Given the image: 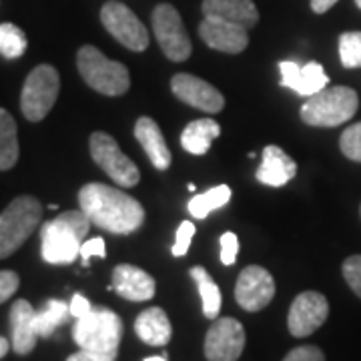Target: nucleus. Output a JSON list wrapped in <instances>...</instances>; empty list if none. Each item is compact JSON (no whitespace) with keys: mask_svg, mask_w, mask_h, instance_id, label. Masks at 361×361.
Segmentation results:
<instances>
[{"mask_svg":"<svg viewBox=\"0 0 361 361\" xmlns=\"http://www.w3.org/2000/svg\"><path fill=\"white\" fill-rule=\"evenodd\" d=\"M78 205L92 225L115 235L137 231L145 221V209L130 195L103 183H89L78 191Z\"/></svg>","mask_w":361,"mask_h":361,"instance_id":"obj_1","label":"nucleus"},{"mask_svg":"<svg viewBox=\"0 0 361 361\" xmlns=\"http://www.w3.org/2000/svg\"><path fill=\"white\" fill-rule=\"evenodd\" d=\"M87 213L66 211L54 217L40 229V253L51 265H68L80 255V247L85 243L90 229Z\"/></svg>","mask_w":361,"mask_h":361,"instance_id":"obj_2","label":"nucleus"},{"mask_svg":"<svg viewBox=\"0 0 361 361\" xmlns=\"http://www.w3.org/2000/svg\"><path fill=\"white\" fill-rule=\"evenodd\" d=\"M73 339L85 351L115 360L123 339V322L115 311L92 307L87 315L77 319L73 327Z\"/></svg>","mask_w":361,"mask_h":361,"instance_id":"obj_3","label":"nucleus"},{"mask_svg":"<svg viewBox=\"0 0 361 361\" xmlns=\"http://www.w3.org/2000/svg\"><path fill=\"white\" fill-rule=\"evenodd\" d=\"M360 97L349 87H331L307 97L301 106V118L311 127H339L357 113Z\"/></svg>","mask_w":361,"mask_h":361,"instance_id":"obj_4","label":"nucleus"},{"mask_svg":"<svg viewBox=\"0 0 361 361\" xmlns=\"http://www.w3.org/2000/svg\"><path fill=\"white\" fill-rule=\"evenodd\" d=\"M77 66L85 82L101 94L121 97L129 90L130 78L127 66L109 61L97 47H80L77 52Z\"/></svg>","mask_w":361,"mask_h":361,"instance_id":"obj_5","label":"nucleus"},{"mask_svg":"<svg viewBox=\"0 0 361 361\" xmlns=\"http://www.w3.org/2000/svg\"><path fill=\"white\" fill-rule=\"evenodd\" d=\"M42 205L35 197H16L11 205L0 213V259L11 257L16 249L39 227Z\"/></svg>","mask_w":361,"mask_h":361,"instance_id":"obj_6","label":"nucleus"},{"mask_svg":"<svg viewBox=\"0 0 361 361\" xmlns=\"http://www.w3.org/2000/svg\"><path fill=\"white\" fill-rule=\"evenodd\" d=\"M59 90H61V77L54 66L39 65L37 68H32L20 92L23 115L32 123L42 121L56 103Z\"/></svg>","mask_w":361,"mask_h":361,"instance_id":"obj_7","label":"nucleus"},{"mask_svg":"<svg viewBox=\"0 0 361 361\" xmlns=\"http://www.w3.org/2000/svg\"><path fill=\"white\" fill-rule=\"evenodd\" d=\"M89 149L92 161L121 187H135L141 180V173L137 165L118 149V142L109 133L103 130L92 133Z\"/></svg>","mask_w":361,"mask_h":361,"instance_id":"obj_8","label":"nucleus"},{"mask_svg":"<svg viewBox=\"0 0 361 361\" xmlns=\"http://www.w3.org/2000/svg\"><path fill=\"white\" fill-rule=\"evenodd\" d=\"M153 32L169 61L183 63L191 56V39L185 30L179 11L171 4H159L153 11Z\"/></svg>","mask_w":361,"mask_h":361,"instance_id":"obj_9","label":"nucleus"},{"mask_svg":"<svg viewBox=\"0 0 361 361\" xmlns=\"http://www.w3.org/2000/svg\"><path fill=\"white\" fill-rule=\"evenodd\" d=\"M101 23L111 37H115V40L130 51L142 52L149 47L147 28L127 4L109 0L101 11Z\"/></svg>","mask_w":361,"mask_h":361,"instance_id":"obj_10","label":"nucleus"},{"mask_svg":"<svg viewBox=\"0 0 361 361\" xmlns=\"http://www.w3.org/2000/svg\"><path fill=\"white\" fill-rule=\"evenodd\" d=\"M245 349V329L233 317H217L205 336L207 361H237Z\"/></svg>","mask_w":361,"mask_h":361,"instance_id":"obj_11","label":"nucleus"},{"mask_svg":"<svg viewBox=\"0 0 361 361\" xmlns=\"http://www.w3.org/2000/svg\"><path fill=\"white\" fill-rule=\"evenodd\" d=\"M329 315L327 299L317 291H305L295 297L289 307L287 327L293 337H307L315 334Z\"/></svg>","mask_w":361,"mask_h":361,"instance_id":"obj_12","label":"nucleus"},{"mask_svg":"<svg viewBox=\"0 0 361 361\" xmlns=\"http://www.w3.org/2000/svg\"><path fill=\"white\" fill-rule=\"evenodd\" d=\"M275 297V279L259 265H249L241 271L235 285V299L245 311L265 310Z\"/></svg>","mask_w":361,"mask_h":361,"instance_id":"obj_13","label":"nucleus"},{"mask_svg":"<svg viewBox=\"0 0 361 361\" xmlns=\"http://www.w3.org/2000/svg\"><path fill=\"white\" fill-rule=\"evenodd\" d=\"M171 89L179 101L191 104V106L203 111V113H209V115L219 113L225 106V99L219 90L203 78L187 75V73L175 75L171 80Z\"/></svg>","mask_w":361,"mask_h":361,"instance_id":"obj_14","label":"nucleus"},{"mask_svg":"<svg viewBox=\"0 0 361 361\" xmlns=\"http://www.w3.org/2000/svg\"><path fill=\"white\" fill-rule=\"evenodd\" d=\"M199 35L207 47L229 54L243 52L249 44L247 28L217 16H205V20L199 26Z\"/></svg>","mask_w":361,"mask_h":361,"instance_id":"obj_15","label":"nucleus"},{"mask_svg":"<svg viewBox=\"0 0 361 361\" xmlns=\"http://www.w3.org/2000/svg\"><path fill=\"white\" fill-rule=\"evenodd\" d=\"M279 71H281V87L293 89L301 97H313L329 82V77L325 75L319 63H307L301 66L293 61H283L279 63Z\"/></svg>","mask_w":361,"mask_h":361,"instance_id":"obj_16","label":"nucleus"},{"mask_svg":"<svg viewBox=\"0 0 361 361\" xmlns=\"http://www.w3.org/2000/svg\"><path fill=\"white\" fill-rule=\"evenodd\" d=\"M113 289L129 301H149L155 297V279L147 271L123 263L113 271Z\"/></svg>","mask_w":361,"mask_h":361,"instance_id":"obj_17","label":"nucleus"},{"mask_svg":"<svg viewBox=\"0 0 361 361\" xmlns=\"http://www.w3.org/2000/svg\"><path fill=\"white\" fill-rule=\"evenodd\" d=\"M37 311L26 299L14 301L11 310V334H13V349L18 355H28L32 349L37 348Z\"/></svg>","mask_w":361,"mask_h":361,"instance_id":"obj_18","label":"nucleus"},{"mask_svg":"<svg viewBox=\"0 0 361 361\" xmlns=\"http://www.w3.org/2000/svg\"><path fill=\"white\" fill-rule=\"evenodd\" d=\"M297 165L289 155H285L283 149L269 145L263 149V161L257 171V180L269 187H283L295 177Z\"/></svg>","mask_w":361,"mask_h":361,"instance_id":"obj_19","label":"nucleus"},{"mask_svg":"<svg viewBox=\"0 0 361 361\" xmlns=\"http://www.w3.org/2000/svg\"><path fill=\"white\" fill-rule=\"evenodd\" d=\"M203 14L229 20L247 30L259 20V11L253 0H203Z\"/></svg>","mask_w":361,"mask_h":361,"instance_id":"obj_20","label":"nucleus"},{"mask_svg":"<svg viewBox=\"0 0 361 361\" xmlns=\"http://www.w3.org/2000/svg\"><path fill=\"white\" fill-rule=\"evenodd\" d=\"M135 137L145 149L147 157L159 171H165L171 165V151L163 139V133L151 116H141L135 125Z\"/></svg>","mask_w":361,"mask_h":361,"instance_id":"obj_21","label":"nucleus"},{"mask_svg":"<svg viewBox=\"0 0 361 361\" xmlns=\"http://www.w3.org/2000/svg\"><path fill=\"white\" fill-rule=\"evenodd\" d=\"M135 334L147 345L163 348L171 341L173 327H171L167 313L161 307H149L139 313V317L135 319Z\"/></svg>","mask_w":361,"mask_h":361,"instance_id":"obj_22","label":"nucleus"},{"mask_svg":"<svg viewBox=\"0 0 361 361\" xmlns=\"http://www.w3.org/2000/svg\"><path fill=\"white\" fill-rule=\"evenodd\" d=\"M221 135V127L213 118H199L189 123L183 135H180V145L187 153L191 155H205L211 149V142Z\"/></svg>","mask_w":361,"mask_h":361,"instance_id":"obj_23","label":"nucleus"},{"mask_svg":"<svg viewBox=\"0 0 361 361\" xmlns=\"http://www.w3.org/2000/svg\"><path fill=\"white\" fill-rule=\"evenodd\" d=\"M18 130L13 115L0 109V171H8L18 161Z\"/></svg>","mask_w":361,"mask_h":361,"instance_id":"obj_24","label":"nucleus"},{"mask_svg":"<svg viewBox=\"0 0 361 361\" xmlns=\"http://www.w3.org/2000/svg\"><path fill=\"white\" fill-rule=\"evenodd\" d=\"M191 277L197 283V289L201 293V303H203V315L207 319H217L221 311V289L219 285L211 279V275L203 267H193Z\"/></svg>","mask_w":361,"mask_h":361,"instance_id":"obj_25","label":"nucleus"},{"mask_svg":"<svg viewBox=\"0 0 361 361\" xmlns=\"http://www.w3.org/2000/svg\"><path fill=\"white\" fill-rule=\"evenodd\" d=\"M231 201V189L227 185H217L213 189H209L205 193L197 195L189 201V213L195 219H205L211 211H217L221 207H225Z\"/></svg>","mask_w":361,"mask_h":361,"instance_id":"obj_26","label":"nucleus"},{"mask_svg":"<svg viewBox=\"0 0 361 361\" xmlns=\"http://www.w3.org/2000/svg\"><path fill=\"white\" fill-rule=\"evenodd\" d=\"M68 315H71V305H66L65 301H59V299L47 301L44 310L37 311V317H35L39 337H51L56 331V327H61L68 319Z\"/></svg>","mask_w":361,"mask_h":361,"instance_id":"obj_27","label":"nucleus"},{"mask_svg":"<svg viewBox=\"0 0 361 361\" xmlns=\"http://www.w3.org/2000/svg\"><path fill=\"white\" fill-rule=\"evenodd\" d=\"M26 35L23 32V28H18L16 25L4 23L0 25V54L4 59H18L23 56L26 51Z\"/></svg>","mask_w":361,"mask_h":361,"instance_id":"obj_28","label":"nucleus"},{"mask_svg":"<svg viewBox=\"0 0 361 361\" xmlns=\"http://www.w3.org/2000/svg\"><path fill=\"white\" fill-rule=\"evenodd\" d=\"M339 59L345 68L361 66V32H343L339 37Z\"/></svg>","mask_w":361,"mask_h":361,"instance_id":"obj_29","label":"nucleus"},{"mask_svg":"<svg viewBox=\"0 0 361 361\" xmlns=\"http://www.w3.org/2000/svg\"><path fill=\"white\" fill-rule=\"evenodd\" d=\"M339 147H341V153L348 159L361 163V123H355L343 130V135L339 139Z\"/></svg>","mask_w":361,"mask_h":361,"instance_id":"obj_30","label":"nucleus"},{"mask_svg":"<svg viewBox=\"0 0 361 361\" xmlns=\"http://www.w3.org/2000/svg\"><path fill=\"white\" fill-rule=\"evenodd\" d=\"M195 225L191 221H183L177 229V237H175V245H173V255L175 257H183L187 255L189 247H191V239L195 237Z\"/></svg>","mask_w":361,"mask_h":361,"instance_id":"obj_31","label":"nucleus"},{"mask_svg":"<svg viewBox=\"0 0 361 361\" xmlns=\"http://www.w3.org/2000/svg\"><path fill=\"white\" fill-rule=\"evenodd\" d=\"M343 277L351 287V291L357 297H361V255L345 259L343 263Z\"/></svg>","mask_w":361,"mask_h":361,"instance_id":"obj_32","label":"nucleus"},{"mask_svg":"<svg viewBox=\"0 0 361 361\" xmlns=\"http://www.w3.org/2000/svg\"><path fill=\"white\" fill-rule=\"evenodd\" d=\"M239 253V239L231 231L221 235V263L223 265H233Z\"/></svg>","mask_w":361,"mask_h":361,"instance_id":"obj_33","label":"nucleus"},{"mask_svg":"<svg viewBox=\"0 0 361 361\" xmlns=\"http://www.w3.org/2000/svg\"><path fill=\"white\" fill-rule=\"evenodd\" d=\"M283 361H325V355L319 348L315 345H299L291 349Z\"/></svg>","mask_w":361,"mask_h":361,"instance_id":"obj_34","label":"nucleus"},{"mask_svg":"<svg viewBox=\"0 0 361 361\" xmlns=\"http://www.w3.org/2000/svg\"><path fill=\"white\" fill-rule=\"evenodd\" d=\"M20 279L14 271H0V303L8 301L18 291Z\"/></svg>","mask_w":361,"mask_h":361,"instance_id":"obj_35","label":"nucleus"},{"mask_svg":"<svg viewBox=\"0 0 361 361\" xmlns=\"http://www.w3.org/2000/svg\"><path fill=\"white\" fill-rule=\"evenodd\" d=\"M104 257L106 255V249H104V239L103 237H94V239H89L85 241L82 247H80V259L85 265H89L90 257Z\"/></svg>","mask_w":361,"mask_h":361,"instance_id":"obj_36","label":"nucleus"},{"mask_svg":"<svg viewBox=\"0 0 361 361\" xmlns=\"http://www.w3.org/2000/svg\"><path fill=\"white\" fill-rule=\"evenodd\" d=\"M71 305V315L73 317H82V315H87L90 310H92V305L89 303V299L85 295H80V293H77V295L73 297V301L68 303Z\"/></svg>","mask_w":361,"mask_h":361,"instance_id":"obj_37","label":"nucleus"},{"mask_svg":"<svg viewBox=\"0 0 361 361\" xmlns=\"http://www.w3.org/2000/svg\"><path fill=\"white\" fill-rule=\"evenodd\" d=\"M66 361H115L113 357H106V355H99V353H92V351H85L80 349L77 353H73Z\"/></svg>","mask_w":361,"mask_h":361,"instance_id":"obj_38","label":"nucleus"},{"mask_svg":"<svg viewBox=\"0 0 361 361\" xmlns=\"http://www.w3.org/2000/svg\"><path fill=\"white\" fill-rule=\"evenodd\" d=\"M336 2L337 0H311V8H313V13L323 14L327 13Z\"/></svg>","mask_w":361,"mask_h":361,"instance_id":"obj_39","label":"nucleus"},{"mask_svg":"<svg viewBox=\"0 0 361 361\" xmlns=\"http://www.w3.org/2000/svg\"><path fill=\"white\" fill-rule=\"evenodd\" d=\"M13 343H8V339H4V337H0V360L8 353V349H11Z\"/></svg>","mask_w":361,"mask_h":361,"instance_id":"obj_40","label":"nucleus"},{"mask_svg":"<svg viewBox=\"0 0 361 361\" xmlns=\"http://www.w3.org/2000/svg\"><path fill=\"white\" fill-rule=\"evenodd\" d=\"M145 361H167V360H165V357H157L155 355V357H147Z\"/></svg>","mask_w":361,"mask_h":361,"instance_id":"obj_41","label":"nucleus"},{"mask_svg":"<svg viewBox=\"0 0 361 361\" xmlns=\"http://www.w3.org/2000/svg\"><path fill=\"white\" fill-rule=\"evenodd\" d=\"M355 4H357V6H360V8H361V0H355Z\"/></svg>","mask_w":361,"mask_h":361,"instance_id":"obj_42","label":"nucleus"}]
</instances>
